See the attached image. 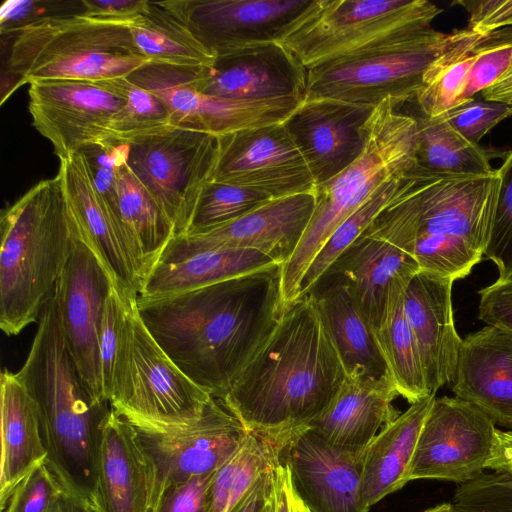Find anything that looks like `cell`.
<instances>
[{
    "mask_svg": "<svg viewBox=\"0 0 512 512\" xmlns=\"http://www.w3.org/2000/svg\"><path fill=\"white\" fill-rule=\"evenodd\" d=\"M487 469L512 474V429H497V437Z\"/></svg>",
    "mask_w": 512,
    "mask_h": 512,
    "instance_id": "9f6ffc18",
    "label": "cell"
},
{
    "mask_svg": "<svg viewBox=\"0 0 512 512\" xmlns=\"http://www.w3.org/2000/svg\"><path fill=\"white\" fill-rule=\"evenodd\" d=\"M415 165L447 175H489L492 169L486 152L465 139L444 118H416Z\"/></svg>",
    "mask_w": 512,
    "mask_h": 512,
    "instance_id": "d590c367",
    "label": "cell"
},
{
    "mask_svg": "<svg viewBox=\"0 0 512 512\" xmlns=\"http://www.w3.org/2000/svg\"><path fill=\"white\" fill-rule=\"evenodd\" d=\"M479 295V319L512 337V278L497 279Z\"/></svg>",
    "mask_w": 512,
    "mask_h": 512,
    "instance_id": "f907efd6",
    "label": "cell"
},
{
    "mask_svg": "<svg viewBox=\"0 0 512 512\" xmlns=\"http://www.w3.org/2000/svg\"><path fill=\"white\" fill-rule=\"evenodd\" d=\"M155 477L135 428L112 408L102 429L96 479L99 512H147Z\"/></svg>",
    "mask_w": 512,
    "mask_h": 512,
    "instance_id": "484cf974",
    "label": "cell"
},
{
    "mask_svg": "<svg viewBox=\"0 0 512 512\" xmlns=\"http://www.w3.org/2000/svg\"><path fill=\"white\" fill-rule=\"evenodd\" d=\"M281 266L159 298L139 315L174 364L215 398L229 389L277 324Z\"/></svg>",
    "mask_w": 512,
    "mask_h": 512,
    "instance_id": "6da1fadb",
    "label": "cell"
},
{
    "mask_svg": "<svg viewBox=\"0 0 512 512\" xmlns=\"http://www.w3.org/2000/svg\"><path fill=\"white\" fill-rule=\"evenodd\" d=\"M406 290L395 293L386 317L376 332L397 392L410 404L431 394L421 355L404 312Z\"/></svg>",
    "mask_w": 512,
    "mask_h": 512,
    "instance_id": "8d00e7d4",
    "label": "cell"
},
{
    "mask_svg": "<svg viewBox=\"0 0 512 512\" xmlns=\"http://www.w3.org/2000/svg\"><path fill=\"white\" fill-rule=\"evenodd\" d=\"M134 296L138 294L125 292L118 285L112 284L104 305L99 331V354L103 395L107 401L128 304Z\"/></svg>",
    "mask_w": 512,
    "mask_h": 512,
    "instance_id": "ee69618b",
    "label": "cell"
},
{
    "mask_svg": "<svg viewBox=\"0 0 512 512\" xmlns=\"http://www.w3.org/2000/svg\"><path fill=\"white\" fill-rule=\"evenodd\" d=\"M280 449L249 432L240 449L216 472L207 512H234L257 478L279 461Z\"/></svg>",
    "mask_w": 512,
    "mask_h": 512,
    "instance_id": "74e56055",
    "label": "cell"
},
{
    "mask_svg": "<svg viewBox=\"0 0 512 512\" xmlns=\"http://www.w3.org/2000/svg\"><path fill=\"white\" fill-rule=\"evenodd\" d=\"M65 492L44 461L16 485L1 512H47Z\"/></svg>",
    "mask_w": 512,
    "mask_h": 512,
    "instance_id": "7dc6e473",
    "label": "cell"
},
{
    "mask_svg": "<svg viewBox=\"0 0 512 512\" xmlns=\"http://www.w3.org/2000/svg\"><path fill=\"white\" fill-rule=\"evenodd\" d=\"M128 144L130 170L173 225L175 238L185 235L200 196L212 180L217 137L172 124Z\"/></svg>",
    "mask_w": 512,
    "mask_h": 512,
    "instance_id": "8fae6325",
    "label": "cell"
},
{
    "mask_svg": "<svg viewBox=\"0 0 512 512\" xmlns=\"http://www.w3.org/2000/svg\"><path fill=\"white\" fill-rule=\"evenodd\" d=\"M147 3L148 0H82L83 15L128 25L144 11Z\"/></svg>",
    "mask_w": 512,
    "mask_h": 512,
    "instance_id": "f5cc1de1",
    "label": "cell"
},
{
    "mask_svg": "<svg viewBox=\"0 0 512 512\" xmlns=\"http://www.w3.org/2000/svg\"><path fill=\"white\" fill-rule=\"evenodd\" d=\"M500 185L484 254L496 265L498 279L512 278V149L497 170Z\"/></svg>",
    "mask_w": 512,
    "mask_h": 512,
    "instance_id": "b9f144b4",
    "label": "cell"
},
{
    "mask_svg": "<svg viewBox=\"0 0 512 512\" xmlns=\"http://www.w3.org/2000/svg\"><path fill=\"white\" fill-rule=\"evenodd\" d=\"M134 43L151 63L183 68H211L216 57L167 8L164 1H148L128 24Z\"/></svg>",
    "mask_w": 512,
    "mask_h": 512,
    "instance_id": "836d02e7",
    "label": "cell"
},
{
    "mask_svg": "<svg viewBox=\"0 0 512 512\" xmlns=\"http://www.w3.org/2000/svg\"><path fill=\"white\" fill-rule=\"evenodd\" d=\"M83 12L82 0H8L0 8V32L2 36H9L48 19Z\"/></svg>",
    "mask_w": 512,
    "mask_h": 512,
    "instance_id": "bcb514c9",
    "label": "cell"
},
{
    "mask_svg": "<svg viewBox=\"0 0 512 512\" xmlns=\"http://www.w3.org/2000/svg\"><path fill=\"white\" fill-rule=\"evenodd\" d=\"M488 37L468 27L463 29L456 43L428 68L415 97L424 116L437 118L464 105L463 97L478 48Z\"/></svg>",
    "mask_w": 512,
    "mask_h": 512,
    "instance_id": "e575fe53",
    "label": "cell"
},
{
    "mask_svg": "<svg viewBox=\"0 0 512 512\" xmlns=\"http://www.w3.org/2000/svg\"><path fill=\"white\" fill-rule=\"evenodd\" d=\"M263 512H268V504H267V506L265 507V509L263 510Z\"/></svg>",
    "mask_w": 512,
    "mask_h": 512,
    "instance_id": "6125c7cd",
    "label": "cell"
},
{
    "mask_svg": "<svg viewBox=\"0 0 512 512\" xmlns=\"http://www.w3.org/2000/svg\"><path fill=\"white\" fill-rule=\"evenodd\" d=\"M425 512H456L451 503H443L433 508L426 510Z\"/></svg>",
    "mask_w": 512,
    "mask_h": 512,
    "instance_id": "94428289",
    "label": "cell"
},
{
    "mask_svg": "<svg viewBox=\"0 0 512 512\" xmlns=\"http://www.w3.org/2000/svg\"><path fill=\"white\" fill-rule=\"evenodd\" d=\"M405 174L388 179L379 185L333 232L305 272L300 283L298 298L313 290L322 275L336 258L340 256L342 252L365 231L380 212L396 198L401 189Z\"/></svg>",
    "mask_w": 512,
    "mask_h": 512,
    "instance_id": "f35d334b",
    "label": "cell"
},
{
    "mask_svg": "<svg viewBox=\"0 0 512 512\" xmlns=\"http://www.w3.org/2000/svg\"><path fill=\"white\" fill-rule=\"evenodd\" d=\"M58 176L83 239L114 283L138 294L142 280L126 233L96 190L85 155L79 151L59 159Z\"/></svg>",
    "mask_w": 512,
    "mask_h": 512,
    "instance_id": "cb8c5ba5",
    "label": "cell"
},
{
    "mask_svg": "<svg viewBox=\"0 0 512 512\" xmlns=\"http://www.w3.org/2000/svg\"><path fill=\"white\" fill-rule=\"evenodd\" d=\"M99 83L125 99L124 106L112 122L108 139L128 142L135 137L173 124L164 104L128 77L99 81Z\"/></svg>",
    "mask_w": 512,
    "mask_h": 512,
    "instance_id": "ab89813d",
    "label": "cell"
},
{
    "mask_svg": "<svg viewBox=\"0 0 512 512\" xmlns=\"http://www.w3.org/2000/svg\"><path fill=\"white\" fill-rule=\"evenodd\" d=\"M135 430L153 466L152 500L169 483L217 471L249 433L215 397L192 424L161 431Z\"/></svg>",
    "mask_w": 512,
    "mask_h": 512,
    "instance_id": "e0dca14e",
    "label": "cell"
},
{
    "mask_svg": "<svg viewBox=\"0 0 512 512\" xmlns=\"http://www.w3.org/2000/svg\"><path fill=\"white\" fill-rule=\"evenodd\" d=\"M217 471L169 483L156 494L147 512H207Z\"/></svg>",
    "mask_w": 512,
    "mask_h": 512,
    "instance_id": "c3c4849f",
    "label": "cell"
},
{
    "mask_svg": "<svg viewBox=\"0 0 512 512\" xmlns=\"http://www.w3.org/2000/svg\"><path fill=\"white\" fill-rule=\"evenodd\" d=\"M274 469L275 466L261 473L234 512H263L273 489Z\"/></svg>",
    "mask_w": 512,
    "mask_h": 512,
    "instance_id": "db71d44e",
    "label": "cell"
},
{
    "mask_svg": "<svg viewBox=\"0 0 512 512\" xmlns=\"http://www.w3.org/2000/svg\"><path fill=\"white\" fill-rule=\"evenodd\" d=\"M481 93L486 101L503 103L512 108V62L508 70Z\"/></svg>",
    "mask_w": 512,
    "mask_h": 512,
    "instance_id": "6f0895ef",
    "label": "cell"
},
{
    "mask_svg": "<svg viewBox=\"0 0 512 512\" xmlns=\"http://www.w3.org/2000/svg\"><path fill=\"white\" fill-rule=\"evenodd\" d=\"M419 271L417 261L406 251L383 238L361 234L328 267L319 282L343 284L376 333L393 295L406 290Z\"/></svg>",
    "mask_w": 512,
    "mask_h": 512,
    "instance_id": "603a6c76",
    "label": "cell"
},
{
    "mask_svg": "<svg viewBox=\"0 0 512 512\" xmlns=\"http://www.w3.org/2000/svg\"><path fill=\"white\" fill-rule=\"evenodd\" d=\"M453 282L420 270L404 294V312L416 339L431 393L452 383L462 344L453 319Z\"/></svg>",
    "mask_w": 512,
    "mask_h": 512,
    "instance_id": "d4e9b609",
    "label": "cell"
},
{
    "mask_svg": "<svg viewBox=\"0 0 512 512\" xmlns=\"http://www.w3.org/2000/svg\"><path fill=\"white\" fill-rule=\"evenodd\" d=\"M277 264L251 248H216L161 260L146 277L137 297L159 299Z\"/></svg>",
    "mask_w": 512,
    "mask_h": 512,
    "instance_id": "1f68e13d",
    "label": "cell"
},
{
    "mask_svg": "<svg viewBox=\"0 0 512 512\" xmlns=\"http://www.w3.org/2000/svg\"><path fill=\"white\" fill-rule=\"evenodd\" d=\"M34 128L61 158L110 137L112 122L125 99L99 82L34 81L28 88Z\"/></svg>",
    "mask_w": 512,
    "mask_h": 512,
    "instance_id": "2e32d148",
    "label": "cell"
},
{
    "mask_svg": "<svg viewBox=\"0 0 512 512\" xmlns=\"http://www.w3.org/2000/svg\"><path fill=\"white\" fill-rule=\"evenodd\" d=\"M496 437V425L472 403L458 397L435 398L417 441L408 482L473 480L487 469Z\"/></svg>",
    "mask_w": 512,
    "mask_h": 512,
    "instance_id": "4fadbf2b",
    "label": "cell"
},
{
    "mask_svg": "<svg viewBox=\"0 0 512 512\" xmlns=\"http://www.w3.org/2000/svg\"><path fill=\"white\" fill-rule=\"evenodd\" d=\"M512 115V108L499 102L472 100L456 107L444 118L468 141L479 145V141L500 121Z\"/></svg>",
    "mask_w": 512,
    "mask_h": 512,
    "instance_id": "681fc988",
    "label": "cell"
},
{
    "mask_svg": "<svg viewBox=\"0 0 512 512\" xmlns=\"http://www.w3.org/2000/svg\"><path fill=\"white\" fill-rule=\"evenodd\" d=\"M512 62V31H497L489 35L479 46L478 57L471 69L464 93V104L494 84L509 68Z\"/></svg>",
    "mask_w": 512,
    "mask_h": 512,
    "instance_id": "f6af8a7d",
    "label": "cell"
},
{
    "mask_svg": "<svg viewBox=\"0 0 512 512\" xmlns=\"http://www.w3.org/2000/svg\"><path fill=\"white\" fill-rule=\"evenodd\" d=\"M211 182L255 190L273 200L314 193L312 174L284 122L217 137Z\"/></svg>",
    "mask_w": 512,
    "mask_h": 512,
    "instance_id": "9a60e30c",
    "label": "cell"
},
{
    "mask_svg": "<svg viewBox=\"0 0 512 512\" xmlns=\"http://www.w3.org/2000/svg\"><path fill=\"white\" fill-rule=\"evenodd\" d=\"M292 512H310L292 491Z\"/></svg>",
    "mask_w": 512,
    "mask_h": 512,
    "instance_id": "91938a15",
    "label": "cell"
},
{
    "mask_svg": "<svg viewBox=\"0 0 512 512\" xmlns=\"http://www.w3.org/2000/svg\"><path fill=\"white\" fill-rule=\"evenodd\" d=\"M398 395L396 389L346 377L329 406L307 427L337 449L362 452L400 415L392 404Z\"/></svg>",
    "mask_w": 512,
    "mask_h": 512,
    "instance_id": "f1b7e54d",
    "label": "cell"
},
{
    "mask_svg": "<svg viewBox=\"0 0 512 512\" xmlns=\"http://www.w3.org/2000/svg\"><path fill=\"white\" fill-rule=\"evenodd\" d=\"M7 37L11 93L34 81L125 78L151 63L127 24L83 14L48 19Z\"/></svg>",
    "mask_w": 512,
    "mask_h": 512,
    "instance_id": "52a82bcc",
    "label": "cell"
},
{
    "mask_svg": "<svg viewBox=\"0 0 512 512\" xmlns=\"http://www.w3.org/2000/svg\"><path fill=\"white\" fill-rule=\"evenodd\" d=\"M375 107L333 99L305 100L284 125L316 186L346 169L362 153L363 125Z\"/></svg>",
    "mask_w": 512,
    "mask_h": 512,
    "instance_id": "7402d4cb",
    "label": "cell"
},
{
    "mask_svg": "<svg viewBox=\"0 0 512 512\" xmlns=\"http://www.w3.org/2000/svg\"><path fill=\"white\" fill-rule=\"evenodd\" d=\"M272 200L270 196L255 190L209 182L200 196L185 235L206 232L227 224Z\"/></svg>",
    "mask_w": 512,
    "mask_h": 512,
    "instance_id": "60d3db41",
    "label": "cell"
},
{
    "mask_svg": "<svg viewBox=\"0 0 512 512\" xmlns=\"http://www.w3.org/2000/svg\"><path fill=\"white\" fill-rule=\"evenodd\" d=\"M47 512H99V510L87 501L65 492Z\"/></svg>",
    "mask_w": 512,
    "mask_h": 512,
    "instance_id": "680465c9",
    "label": "cell"
},
{
    "mask_svg": "<svg viewBox=\"0 0 512 512\" xmlns=\"http://www.w3.org/2000/svg\"><path fill=\"white\" fill-rule=\"evenodd\" d=\"M469 13L472 31L484 36L512 26V0L460 1Z\"/></svg>",
    "mask_w": 512,
    "mask_h": 512,
    "instance_id": "816d5d0a",
    "label": "cell"
},
{
    "mask_svg": "<svg viewBox=\"0 0 512 512\" xmlns=\"http://www.w3.org/2000/svg\"><path fill=\"white\" fill-rule=\"evenodd\" d=\"M386 99L378 104L362 127L365 146L361 155L332 179L316 186L311 220L292 256L281 266L284 307L299 296L308 267L340 224L388 179L415 166L416 118L396 112Z\"/></svg>",
    "mask_w": 512,
    "mask_h": 512,
    "instance_id": "8992f818",
    "label": "cell"
},
{
    "mask_svg": "<svg viewBox=\"0 0 512 512\" xmlns=\"http://www.w3.org/2000/svg\"><path fill=\"white\" fill-rule=\"evenodd\" d=\"M167 8L216 58L280 43L315 0H168Z\"/></svg>",
    "mask_w": 512,
    "mask_h": 512,
    "instance_id": "5bb4252c",
    "label": "cell"
},
{
    "mask_svg": "<svg viewBox=\"0 0 512 512\" xmlns=\"http://www.w3.org/2000/svg\"><path fill=\"white\" fill-rule=\"evenodd\" d=\"M112 284L114 281L83 239L79 228L54 295L65 339L79 373L91 393L102 401L107 400L102 387L99 331Z\"/></svg>",
    "mask_w": 512,
    "mask_h": 512,
    "instance_id": "ac0fdd59",
    "label": "cell"
},
{
    "mask_svg": "<svg viewBox=\"0 0 512 512\" xmlns=\"http://www.w3.org/2000/svg\"><path fill=\"white\" fill-rule=\"evenodd\" d=\"M0 228V327L15 336L38 322L79 233L58 174L4 209Z\"/></svg>",
    "mask_w": 512,
    "mask_h": 512,
    "instance_id": "5b68a950",
    "label": "cell"
},
{
    "mask_svg": "<svg viewBox=\"0 0 512 512\" xmlns=\"http://www.w3.org/2000/svg\"><path fill=\"white\" fill-rule=\"evenodd\" d=\"M427 0H315L280 42L307 69L433 29Z\"/></svg>",
    "mask_w": 512,
    "mask_h": 512,
    "instance_id": "9c48e42d",
    "label": "cell"
},
{
    "mask_svg": "<svg viewBox=\"0 0 512 512\" xmlns=\"http://www.w3.org/2000/svg\"><path fill=\"white\" fill-rule=\"evenodd\" d=\"M0 396L2 511L16 485L45 461L47 451L36 401L18 372L2 371Z\"/></svg>",
    "mask_w": 512,
    "mask_h": 512,
    "instance_id": "f546056e",
    "label": "cell"
},
{
    "mask_svg": "<svg viewBox=\"0 0 512 512\" xmlns=\"http://www.w3.org/2000/svg\"><path fill=\"white\" fill-rule=\"evenodd\" d=\"M314 208V193L274 199L212 230L175 238L160 261L216 248H251L283 265L296 250Z\"/></svg>",
    "mask_w": 512,
    "mask_h": 512,
    "instance_id": "d6986e66",
    "label": "cell"
},
{
    "mask_svg": "<svg viewBox=\"0 0 512 512\" xmlns=\"http://www.w3.org/2000/svg\"><path fill=\"white\" fill-rule=\"evenodd\" d=\"M346 378L315 295L285 306L252 359L218 398L280 450L331 403Z\"/></svg>",
    "mask_w": 512,
    "mask_h": 512,
    "instance_id": "7a4b0ae2",
    "label": "cell"
},
{
    "mask_svg": "<svg viewBox=\"0 0 512 512\" xmlns=\"http://www.w3.org/2000/svg\"><path fill=\"white\" fill-rule=\"evenodd\" d=\"M451 389L495 425L512 429V337L485 326L462 339Z\"/></svg>",
    "mask_w": 512,
    "mask_h": 512,
    "instance_id": "4316f807",
    "label": "cell"
},
{
    "mask_svg": "<svg viewBox=\"0 0 512 512\" xmlns=\"http://www.w3.org/2000/svg\"><path fill=\"white\" fill-rule=\"evenodd\" d=\"M435 398L436 393H431L410 404L363 450L361 498L367 507L408 483L417 441Z\"/></svg>",
    "mask_w": 512,
    "mask_h": 512,
    "instance_id": "4dcf8cb0",
    "label": "cell"
},
{
    "mask_svg": "<svg viewBox=\"0 0 512 512\" xmlns=\"http://www.w3.org/2000/svg\"><path fill=\"white\" fill-rule=\"evenodd\" d=\"M293 493L310 512H368L361 498L363 451L328 444L312 429L297 432L279 453Z\"/></svg>",
    "mask_w": 512,
    "mask_h": 512,
    "instance_id": "ffe728a7",
    "label": "cell"
},
{
    "mask_svg": "<svg viewBox=\"0 0 512 512\" xmlns=\"http://www.w3.org/2000/svg\"><path fill=\"white\" fill-rule=\"evenodd\" d=\"M308 70L281 43L249 46L216 58L203 68L196 87L234 100H305Z\"/></svg>",
    "mask_w": 512,
    "mask_h": 512,
    "instance_id": "44dd1931",
    "label": "cell"
},
{
    "mask_svg": "<svg viewBox=\"0 0 512 512\" xmlns=\"http://www.w3.org/2000/svg\"><path fill=\"white\" fill-rule=\"evenodd\" d=\"M168 357L130 299L108 401L136 429L161 431L197 421L212 399Z\"/></svg>",
    "mask_w": 512,
    "mask_h": 512,
    "instance_id": "ba28073f",
    "label": "cell"
},
{
    "mask_svg": "<svg viewBox=\"0 0 512 512\" xmlns=\"http://www.w3.org/2000/svg\"><path fill=\"white\" fill-rule=\"evenodd\" d=\"M268 512H292V487L288 468L278 461L274 469L273 489Z\"/></svg>",
    "mask_w": 512,
    "mask_h": 512,
    "instance_id": "11a10c76",
    "label": "cell"
},
{
    "mask_svg": "<svg viewBox=\"0 0 512 512\" xmlns=\"http://www.w3.org/2000/svg\"><path fill=\"white\" fill-rule=\"evenodd\" d=\"M451 504L456 512H512V474L482 472L458 486Z\"/></svg>",
    "mask_w": 512,
    "mask_h": 512,
    "instance_id": "7bdbcfd3",
    "label": "cell"
},
{
    "mask_svg": "<svg viewBox=\"0 0 512 512\" xmlns=\"http://www.w3.org/2000/svg\"><path fill=\"white\" fill-rule=\"evenodd\" d=\"M434 29L323 63L308 70L305 100L333 99L376 107L415 98L428 68L460 38ZM304 100V101H305Z\"/></svg>",
    "mask_w": 512,
    "mask_h": 512,
    "instance_id": "30bf717a",
    "label": "cell"
},
{
    "mask_svg": "<svg viewBox=\"0 0 512 512\" xmlns=\"http://www.w3.org/2000/svg\"><path fill=\"white\" fill-rule=\"evenodd\" d=\"M500 178L411 168L396 198L362 234L414 257L420 270L453 281L468 276L488 242Z\"/></svg>",
    "mask_w": 512,
    "mask_h": 512,
    "instance_id": "3957f363",
    "label": "cell"
},
{
    "mask_svg": "<svg viewBox=\"0 0 512 512\" xmlns=\"http://www.w3.org/2000/svg\"><path fill=\"white\" fill-rule=\"evenodd\" d=\"M118 205L122 226L143 282L175 238V230L124 161L118 171Z\"/></svg>",
    "mask_w": 512,
    "mask_h": 512,
    "instance_id": "d6a6232c",
    "label": "cell"
},
{
    "mask_svg": "<svg viewBox=\"0 0 512 512\" xmlns=\"http://www.w3.org/2000/svg\"><path fill=\"white\" fill-rule=\"evenodd\" d=\"M202 69L149 63L128 78L164 104L173 124L216 137L283 123L302 104L296 99L234 100L203 93L196 87Z\"/></svg>",
    "mask_w": 512,
    "mask_h": 512,
    "instance_id": "7c38bea8",
    "label": "cell"
},
{
    "mask_svg": "<svg viewBox=\"0 0 512 512\" xmlns=\"http://www.w3.org/2000/svg\"><path fill=\"white\" fill-rule=\"evenodd\" d=\"M18 374L39 410L45 463L67 493L95 506L99 445L111 406L97 399L81 377L54 294Z\"/></svg>",
    "mask_w": 512,
    "mask_h": 512,
    "instance_id": "277c9868",
    "label": "cell"
},
{
    "mask_svg": "<svg viewBox=\"0 0 512 512\" xmlns=\"http://www.w3.org/2000/svg\"><path fill=\"white\" fill-rule=\"evenodd\" d=\"M311 292L316 297L346 377L396 389L377 335L346 287L336 281H320Z\"/></svg>",
    "mask_w": 512,
    "mask_h": 512,
    "instance_id": "83f0119b",
    "label": "cell"
}]
</instances>
